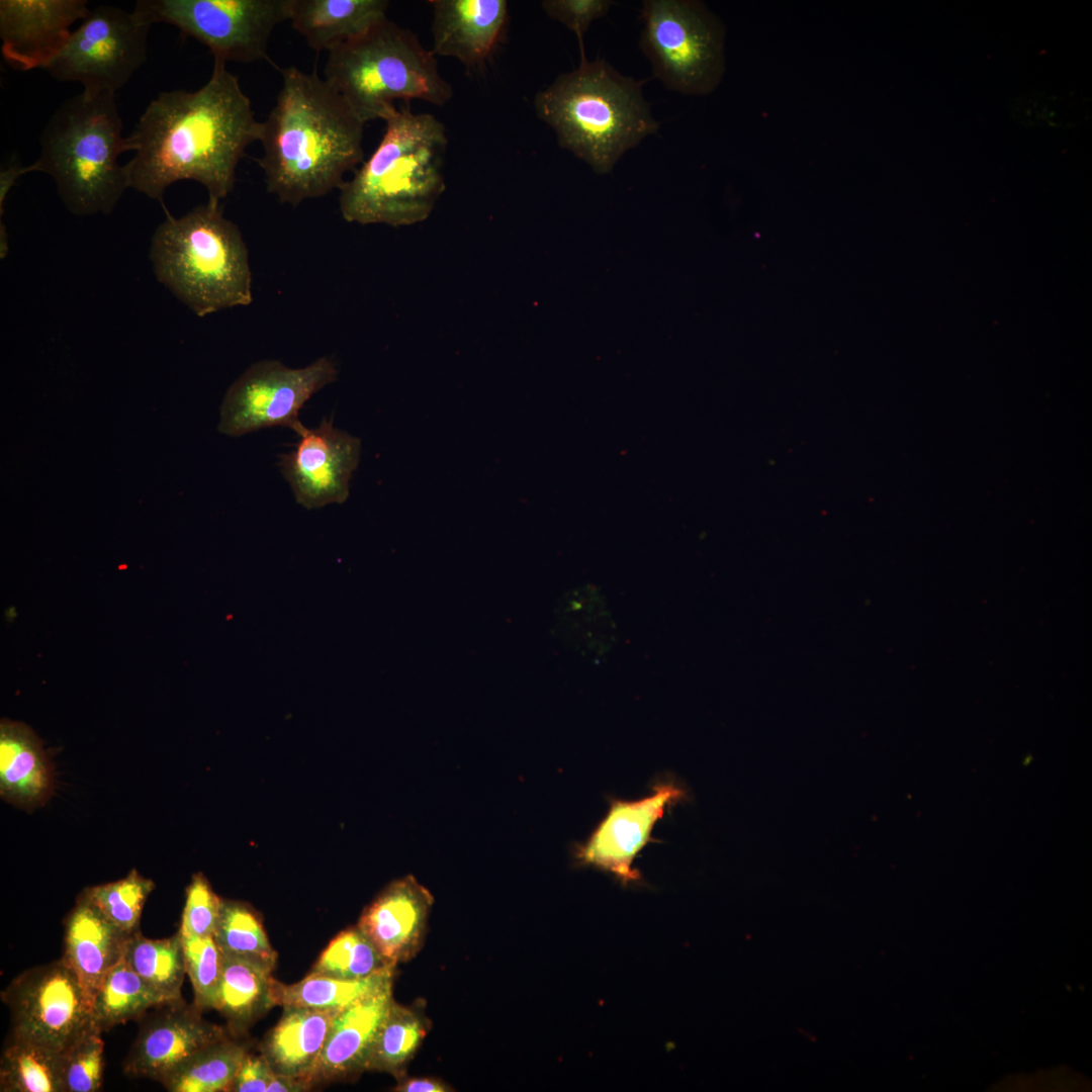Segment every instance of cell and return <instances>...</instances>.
Returning a JSON list of instances; mask_svg holds the SVG:
<instances>
[{"instance_id": "obj_1", "label": "cell", "mask_w": 1092, "mask_h": 1092, "mask_svg": "<svg viewBox=\"0 0 1092 1092\" xmlns=\"http://www.w3.org/2000/svg\"><path fill=\"white\" fill-rule=\"evenodd\" d=\"M261 121L226 63L214 60L209 79L195 91H162L145 108L128 136V187L160 201L180 180L200 183L208 199L234 189L246 149L259 141Z\"/></svg>"}, {"instance_id": "obj_2", "label": "cell", "mask_w": 1092, "mask_h": 1092, "mask_svg": "<svg viewBox=\"0 0 1092 1092\" xmlns=\"http://www.w3.org/2000/svg\"><path fill=\"white\" fill-rule=\"evenodd\" d=\"M280 72L275 105L261 121L257 162L268 192L297 205L341 188L345 174L363 161L365 122L315 72Z\"/></svg>"}, {"instance_id": "obj_3", "label": "cell", "mask_w": 1092, "mask_h": 1092, "mask_svg": "<svg viewBox=\"0 0 1092 1092\" xmlns=\"http://www.w3.org/2000/svg\"><path fill=\"white\" fill-rule=\"evenodd\" d=\"M373 154L341 186L344 219L360 224L411 225L429 217L445 190V125L430 113L394 107Z\"/></svg>"}, {"instance_id": "obj_4", "label": "cell", "mask_w": 1092, "mask_h": 1092, "mask_svg": "<svg viewBox=\"0 0 1092 1092\" xmlns=\"http://www.w3.org/2000/svg\"><path fill=\"white\" fill-rule=\"evenodd\" d=\"M578 68L563 73L534 98L537 116L553 128L561 148L597 174H608L621 157L658 131L643 96L646 80L623 76L606 61L589 62L578 39Z\"/></svg>"}, {"instance_id": "obj_5", "label": "cell", "mask_w": 1092, "mask_h": 1092, "mask_svg": "<svg viewBox=\"0 0 1092 1092\" xmlns=\"http://www.w3.org/2000/svg\"><path fill=\"white\" fill-rule=\"evenodd\" d=\"M122 127L116 94H76L63 101L44 124L39 156L29 165L30 172L52 177L72 214L108 215L129 188L125 165L118 162L121 154L131 151Z\"/></svg>"}, {"instance_id": "obj_6", "label": "cell", "mask_w": 1092, "mask_h": 1092, "mask_svg": "<svg viewBox=\"0 0 1092 1092\" xmlns=\"http://www.w3.org/2000/svg\"><path fill=\"white\" fill-rule=\"evenodd\" d=\"M149 258L157 280L198 316L253 300L247 245L219 201L208 199L179 217L167 213Z\"/></svg>"}, {"instance_id": "obj_7", "label": "cell", "mask_w": 1092, "mask_h": 1092, "mask_svg": "<svg viewBox=\"0 0 1092 1092\" xmlns=\"http://www.w3.org/2000/svg\"><path fill=\"white\" fill-rule=\"evenodd\" d=\"M325 79L365 123L383 119L395 100L420 99L442 106L453 95L433 52L412 30L388 18L328 52Z\"/></svg>"}, {"instance_id": "obj_8", "label": "cell", "mask_w": 1092, "mask_h": 1092, "mask_svg": "<svg viewBox=\"0 0 1092 1092\" xmlns=\"http://www.w3.org/2000/svg\"><path fill=\"white\" fill-rule=\"evenodd\" d=\"M639 48L653 77L669 90L707 95L725 71V28L707 6L695 0H645Z\"/></svg>"}, {"instance_id": "obj_9", "label": "cell", "mask_w": 1092, "mask_h": 1092, "mask_svg": "<svg viewBox=\"0 0 1092 1092\" xmlns=\"http://www.w3.org/2000/svg\"><path fill=\"white\" fill-rule=\"evenodd\" d=\"M291 0H139L133 13L166 23L204 44L214 60H267L274 28L289 19Z\"/></svg>"}, {"instance_id": "obj_10", "label": "cell", "mask_w": 1092, "mask_h": 1092, "mask_svg": "<svg viewBox=\"0 0 1092 1092\" xmlns=\"http://www.w3.org/2000/svg\"><path fill=\"white\" fill-rule=\"evenodd\" d=\"M151 26L133 11L97 5L46 71L59 82L81 84L89 96L116 94L147 61Z\"/></svg>"}, {"instance_id": "obj_11", "label": "cell", "mask_w": 1092, "mask_h": 1092, "mask_svg": "<svg viewBox=\"0 0 1092 1092\" xmlns=\"http://www.w3.org/2000/svg\"><path fill=\"white\" fill-rule=\"evenodd\" d=\"M337 377L336 363L327 356L302 368H289L277 360L256 362L225 392L218 431L239 437L265 428L285 427L298 435L305 428L299 421V411Z\"/></svg>"}, {"instance_id": "obj_12", "label": "cell", "mask_w": 1092, "mask_h": 1092, "mask_svg": "<svg viewBox=\"0 0 1092 1092\" xmlns=\"http://www.w3.org/2000/svg\"><path fill=\"white\" fill-rule=\"evenodd\" d=\"M10 1034L64 1051L93 1024L92 1005L77 976L61 958L25 970L2 991Z\"/></svg>"}, {"instance_id": "obj_13", "label": "cell", "mask_w": 1092, "mask_h": 1092, "mask_svg": "<svg viewBox=\"0 0 1092 1092\" xmlns=\"http://www.w3.org/2000/svg\"><path fill=\"white\" fill-rule=\"evenodd\" d=\"M298 436L294 449L281 454L279 461L296 503L310 510L346 502L360 460V440L327 419L315 428L305 427Z\"/></svg>"}, {"instance_id": "obj_14", "label": "cell", "mask_w": 1092, "mask_h": 1092, "mask_svg": "<svg viewBox=\"0 0 1092 1092\" xmlns=\"http://www.w3.org/2000/svg\"><path fill=\"white\" fill-rule=\"evenodd\" d=\"M685 795L680 787L669 781L656 784L652 794L642 799L613 800L588 839L577 845V861L609 872L624 885L638 882L641 876L633 868L635 857L648 842L654 841L651 832L656 822Z\"/></svg>"}, {"instance_id": "obj_15", "label": "cell", "mask_w": 1092, "mask_h": 1092, "mask_svg": "<svg viewBox=\"0 0 1092 1092\" xmlns=\"http://www.w3.org/2000/svg\"><path fill=\"white\" fill-rule=\"evenodd\" d=\"M86 0H1V53L20 71L46 70L62 52L72 25L89 12Z\"/></svg>"}, {"instance_id": "obj_16", "label": "cell", "mask_w": 1092, "mask_h": 1092, "mask_svg": "<svg viewBox=\"0 0 1092 1092\" xmlns=\"http://www.w3.org/2000/svg\"><path fill=\"white\" fill-rule=\"evenodd\" d=\"M194 1003L183 1000L159 1007L140 1029L124 1062V1073L163 1083L202 1048L229 1035L225 1028L202 1018Z\"/></svg>"}, {"instance_id": "obj_17", "label": "cell", "mask_w": 1092, "mask_h": 1092, "mask_svg": "<svg viewBox=\"0 0 1092 1092\" xmlns=\"http://www.w3.org/2000/svg\"><path fill=\"white\" fill-rule=\"evenodd\" d=\"M433 903L431 892L407 875L388 884L364 908L357 925L396 967L422 949Z\"/></svg>"}, {"instance_id": "obj_18", "label": "cell", "mask_w": 1092, "mask_h": 1092, "mask_svg": "<svg viewBox=\"0 0 1092 1092\" xmlns=\"http://www.w3.org/2000/svg\"><path fill=\"white\" fill-rule=\"evenodd\" d=\"M433 54L480 67L504 36L506 0H432Z\"/></svg>"}, {"instance_id": "obj_19", "label": "cell", "mask_w": 1092, "mask_h": 1092, "mask_svg": "<svg viewBox=\"0 0 1092 1092\" xmlns=\"http://www.w3.org/2000/svg\"><path fill=\"white\" fill-rule=\"evenodd\" d=\"M62 959L73 970L91 1005L104 976L123 959L132 933L110 921L84 891L65 919Z\"/></svg>"}, {"instance_id": "obj_20", "label": "cell", "mask_w": 1092, "mask_h": 1092, "mask_svg": "<svg viewBox=\"0 0 1092 1092\" xmlns=\"http://www.w3.org/2000/svg\"><path fill=\"white\" fill-rule=\"evenodd\" d=\"M392 1000L391 986L338 1013L310 1075L313 1086L366 1072L374 1038Z\"/></svg>"}, {"instance_id": "obj_21", "label": "cell", "mask_w": 1092, "mask_h": 1092, "mask_svg": "<svg viewBox=\"0 0 1092 1092\" xmlns=\"http://www.w3.org/2000/svg\"><path fill=\"white\" fill-rule=\"evenodd\" d=\"M340 1011L283 1007L281 1018L260 1045L273 1072L310 1081L333 1020Z\"/></svg>"}, {"instance_id": "obj_22", "label": "cell", "mask_w": 1092, "mask_h": 1092, "mask_svg": "<svg viewBox=\"0 0 1092 1092\" xmlns=\"http://www.w3.org/2000/svg\"><path fill=\"white\" fill-rule=\"evenodd\" d=\"M386 0H291L289 21L320 52L366 33L386 17Z\"/></svg>"}, {"instance_id": "obj_23", "label": "cell", "mask_w": 1092, "mask_h": 1092, "mask_svg": "<svg viewBox=\"0 0 1092 1092\" xmlns=\"http://www.w3.org/2000/svg\"><path fill=\"white\" fill-rule=\"evenodd\" d=\"M53 779L46 753L33 731L23 723H0V794L6 801L29 808L43 803Z\"/></svg>"}, {"instance_id": "obj_24", "label": "cell", "mask_w": 1092, "mask_h": 1092, "mask_svg": "<svg viewBox=\"0 0 1092 1092\" xmlns=\"http://www.w3.org/2000/svg\"><path fill=\"white\" fill-rule=\"evenodd\" d=\"M272 972L248 961L223 956L213 1009L226 1020L232 1033H241L276 1006Z\"/></svg>"}, {"instance_id": "obj_25", "label": "cell", "mask_w": 1092, "mask_h": 1092, "mask_svg": "<svg viewBox=\"0 0 1092 1092\" xmlns=\"http://www.w3.org/2000/svg\"><path fill=\"white\" fill-rule=\"evenodd\" d=\"M174 1002L178 1001L153 988L122 959L104 976L95 992L92 1021L103 1032L142 1017L151 1008Z\"/></svg>"}, {"instance_id": "obj_26", "label": "cell", "mask_w": 1092, "mask_h": 1092, "mask_svg": "<svg viewBox=\"0 0 1092 1092\" xmlns=\"http://www.w3.org/2000/svg\"><path fill=\"white\" fill-rule=\"evenodd\" d=\"M395 969L373 976L345 980L309 973L287 985L274 980L276 1006L343 1010L393 985Z\"/></svg>"}, {"instance_id": "obj_27", "label": "cell", "mask_w": 1092, "mask_h": 1092, "mask_svg": "<svg viewBox=\"0 0 1092 1092\" xmlns=\"http://www.w3.org/2000/svg\"><path fill=\"white\" fill-rule=\"evenodd\" d=\"M430 1020L420 1007L391 1001L374 1038L366 1072H382L398 1079L429 1032Z\"/></svg>"}, {"instance_id": "obj_28", "label": "cell", "mask_w": 1092, "mask_h": 1092, "mask_svg": "<svg viewBox=\"0 0 1092 1092\" xmlns=\"http://www.w3.org/2000/svg\"><path fill=\"white\" fill-rule=\"evenodd\" d=\"M2 1092H65L63 1052L10 1034L0 1060Z\"/></svg>"}, {"instance_id": "obj_29", "label": "cell", "mask_w": 1092, "mask_h": 1092, "mask_svg": "<svg viewBox=\"0 0 1092 1092\" xmlns=\"http://www.w3.org/2000/svg\"><path fill=\"white\" fill-rule=\"evenodd\" d=\"M247 1053L228 1035L193 1054L162 1084L170 1092H229Z\"/></svg>"}, {"instance_id": "obj_30", "label": "cell", "mask_w": 1092, "mask_h": 1092, "mask_svg": "<svg viewBox=\"0 0 1092 1092\" xmlns=\"http://www.w3.org/2000/svg\"><path fill=\"white\" fill-rule=\"evenodd\" d=\"M123 960L147 983L173 1001L182 999L185 971L181 934L151 939L140 930L126 943Z\"/></svg>"}, {"instance_id": "obj_31", "label": "cell", "mask_w": 1092, "mask_h": 1092, "mask_svg": "<svg viewBox=\"0 0 1092 1092\" xmlns=\"http://www.w3.org/2000/svg\"><path fill=\"white\" fill-rule=\"evenodd\" d=\"M213 937L223 956L274 970L277 953L267 937L261 916L248 903L222 900Z\"/></svg>"}, {"instance_id": "obj_32", "label": "cell", "mask_w": 1092, "mask_h": 1092, "mask_svg": "<svg viewBox=\"0 0 1092 1092\" xmlns=\"http://www.w3.org/2000/svg\"><path fill=\"white\" fill-rule=\"evenodd\" d=\"M396 967L389 964L358 926L338 933L310 973L345 980L363 979Z\"/></svg>"}, {"instance_id": "obj_33", "label": "cell", "mask_w": 1092, "mask_h": 1092, "mask_svg": "<svg viewBox=\"0 0 1092 1092\" xmlns=\"http://www.w3.org/2000/svg\"><path fill=\"white\" fill-rule=\"evenodd\" d=\"M155 883L132 869L126 877L111 883L88 887L84 893L102 913L128 933L139 931L144 905Z\"/></svg>"}, {"instance_id": "obj_34", "label": "cell", "mask_w": 1092, "mask_h": 1092, "mask_svg": "<svg viewBox=\"0 0 1092 1092\" xmlns=\"http://www.w3.org/2000/svg\"><path fill=\"white\" fill-rule=\"evenodd\" d=\"M94 1023L63 1052L65 1092H95L102 1085L104 1043Z\"/></svg>"}, {"instance_id": "obj_35", "label": "cell", "mask_w": 1092, "mask_h": 1092, "mask_svg": "<svg viewBox=\"0 0 1092 1092\" xmlns=\"http://www.w3.org/2000/svg\"><path fill=\"white\" fill-rule=\"evenodd\" d=\"M185 971L193 992L194 1005L201 1011L213 1009L223 967V954L213 936L181 935Z\"/></svg>"}, {"instance_id": "obj_36", "label": "cell", "mask_w": 1092, "mask_h": 1092, "mask_svg": "<svg viewBox=\"0 0 1092 1092\" xmlns=\"http://www.w3.org/2000/svg\"><path fill=\"white\" fill-rule=\"evenodd\" d=\"M575 596L568 604L567 612L571 618L582 622V629L577 634L582 637L579 645L590 653L606 652L614 639V625L603 600L594 589H581L575 592Z\"/></svg>"}, {"instance_id": "obj_37", "label": "cell", "mask_w": 1092, "mask_h": 1092, "mask_svg": "<svg viewBox=\"0 0 1092 1092\" xmlns=\"http://www.w3.org/2000/svg\"><path fill=\"white\" fill-rule=\"evenodd\" d=\"M222 899L202 873L193 875L186 889L179 932L184 936H213L220 917Z\"/></svg>"}, {"instance_id": "obj_38", "label": "cell", "mask_w": 1092, "mask_h": 1092, "mask_svg": "<svg viewBox=\"0 0 1092 1092\" xmlns=\"http://www.w3.org/2000/svg\"><path fill=\"white\" fill-rule=\"evenodd\" d=\"M613 4L611 0H544L541 7L547 16L565 25L580 39L596 19L608 14Z\"/></svg>"}, {"instance_id": "obj_39", "label": "cell", "mask_w": 1092, "mask_h": 1092, "mask_svg": "<svg viewBox=\"0 0 1092 1092\" xmlns=\"http://www.w3.org/2000/svg\"><path fill=\"white\" fill-rule=\"evenodd\" d=\"M274 1074L262 1054L247 1053L229 1092H266Z\"/></svg>"}, {"instance_id": "obj_40", "label": "cell", "mask_w": 1092, "mask_h": 1092, "mask_svg": "<svg viewBox=\"0 0 1092 1092\" xmlns=\"http://www.w3.org/2000/svg\"><path fill=\"white\" fill-rule=\"evenodd\" d=\"M396 1092H450L454 1089L445 1081L435 1077H402L396 1079Z\"/></svg>"}, {"instance_id": "obj_41", "label": "cell", "mask_w": 1092, "mask_h": 1092, "mask_svg": "<svg viewBox=\"0 0 1092 1092\" xmlns=\"http://www.w3.org/2000/svg\"><path fill=\"white\" fill-rule=\"evenodd\" d=\"M30 173L29 165L23 166L18 162H11L6 167H3L0 172V217L3 216V209L5 200L12 186L16 180L24 175Z\"/></svg>"}, {"instance_id": "obj_42", "label": "cell", "mask_w": 1092, "mask_h": 1092, "mask_svg": "<svg viewBox=\"0 0 1092 1092\" xmlns=\"http://www.w3.org/2000/svg\"><path fill=\"white\" fill-rule=\"evenodd\" d=\"M313 1087L306 1078L274 1074L266 1092H303Z\"/></svg>"}]
</instances>
